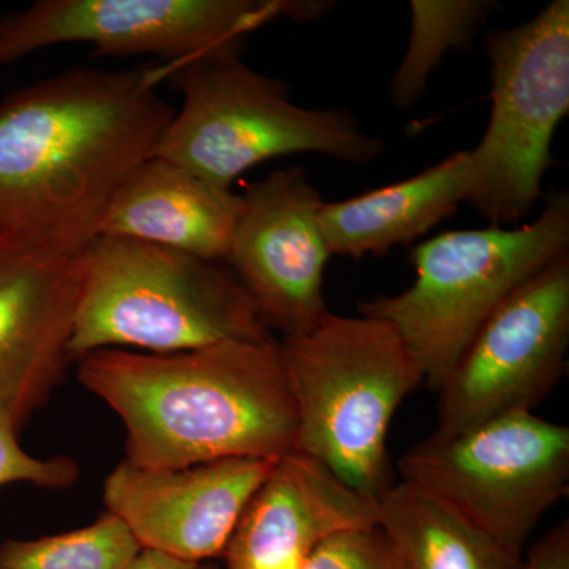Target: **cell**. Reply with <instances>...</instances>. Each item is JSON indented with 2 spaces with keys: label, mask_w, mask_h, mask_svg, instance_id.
Here are the masks:
<instances>
[{
  "label": "cell",
  "mask_w": 569,
  "mask_h": 569,
  "mask_svg": "<svg viewBox=\"0 0 569 569\" xmlns=\"http://www.w3.org/2000/svg\"><path fill=\"white\" fill-rule=\"evenodd\" d=\"M164 80L163 66L80 67L9 93L0 103V233L84 252L173 119L157 91Z\"/></svg>",
  "instance_id": "cell-1"
},
{
  "label": "cell",
  "mask_w": 569,
  "mask_h": 569,
  "mask_svg": "<svg viewBox=\"0 0 569 569\" xmlns=\"http://www.w3.org/2000/svg\"><path fill=\"white\" fill-rule=\"evenodd\" d=\"M78 380L121 419L127 462L183 468L296 451L298 419L279 342H222L170 355L107 348Z\"/></svg>",
  "instance_id": "cell-2"
},
{
  "label": "cell",
  "mask_w": 569,
  "mask_h": 569,
  "mask_svg": "<svg viewBox=\"0 0 569 569\" xmlns=\"http://www.w3.org/2000/svg\"><path fill=\"white\" fill-rule=\"evenodd\" d=\"M274 340L224 263L119 236L81 252L71 359L107 348L170 355Z\"/></svg>",
  "instance_id": "cell-3"
},
{
  "label": "cell",
  "mask_w": 569,
  "mask_h": 569,
  "mask_svg": "<svg viewBox=\"0 0 569 569\" xmlns=\"http://www.w3.org/2000/svg\"><path fill=\"white\" fill-rule=\"evenodd\" d=\"M279 351L298 419L296 451L380 497L391 486L389 426L425 383L402 337L380 318L329 312L313 331L282 339Z\"/></svg>",
  "instance_id": "cell-4"
},
{
  "label": "cell",
  "mask_w": 569,
  "mask_h": 569,
  "mask_svg": "<svg viewBox=\"0 0 569 569\" xmlns=\"http://www.w3.org/2000/svg\"><path fill=\"white\" fill-rule=\"evenodd\" d=\"M567 253L569 194L553 192L531 223L445 231L421 242L410 254L415 283L359 302V313L388 321L438 391L498 307Z\"/></svg>",
  "instance_id": "cell-5"
},
{
  "label": "cell",
  "mask_w": 569,
  "mask_h": 569,
  "mask_svg": "<svg viewBox=\"0 0 569 569\" xmlns=\"http://www.w3.org/2000/svg\"><path fill=\"white\" fill-rule=\"evenodd\" d=\"M164 70L182 92L153 156L231 189L257 164L291 153H321L342 162H376L383 141L346 108L310 110L290 100V84L241 59H201Z\"/></svg>",
  "instance_id": "cell-6"
},
{
  "label": "cell",
  "mask_w": 569,
  "mask_h": 569,
  "mask_svg": "<svg viewBox=\"0 0 569 569\" xmlns=\"http://www.w3.org/2000/svg\"><path fill=\"white\" fill-rule=\"evenodd\" d=\"M490 118L470 151L466 203L489 227L522 224L542 197L557 127L569 112V2L553 0L518 28L486 33Z\"/></svg>",
  "instance_id": "cell-7"
},
{
  "label": "cell",
  "mask_w": 569,
  "mask_h": 569,
  "mask_svg": "<svg viewBox=\"0 0 569 569\" xmlns=\"http://www.w3.org/2000/svg\"><path fill=\"white\" fill-rule=\"evenodd\" d=\"M326 0H39L0 17V69L59 44L97 56H153L168 69L239 58L247 37L277 20H320Z\"/></svg>",
  "instance_id": "cell-8"
},
{
  "label": "cell",
  "mask_w": 569,
  "mask_h": 569,
  "mask_svg": "<svg viewBox=\"0 0 569 569\" xmlns=\"http://www.w3.org/2000/svg\"><path fill=\"white\" fill-rule=\"evenodd\" d=\"M399 471L410 488L523 553L542 516L568 496L569 429L516 411L459 436L419 441Z\"/></svg>",
  "instance_id": "cell-9"
},
{
  "label": "cell",
  "mask_w": 569,
  "mask_h": 569,
  "mask_svg": "<svg viewBox=\"0 0 569 569\" xmlns=\"http://www.w3.org/2000/svg\"><path fill=\"white\" fill-rule=\"evenodd\" d=\"M569 253L520 284L485 321L438 395L433 437L533 411L567 370Z\"/></svg>",
  "instance_id": "cell-10"
},
{
  "label": "cell",
  "mask_w": 569,
  "mask_h": 569,
  "mask_svg": "<svg viewBox=\"0 0 569 569\" xmlns=\"http://www.w3.org/2000/svg\"><path fill=\"white\" fill-rule=\"evenodd\" d=\"M224 264L238 277L269 331L283 339L313 331L328 316L323 284L329 247L325 201L302 168L266 176L242 194Z\"/></svg>",
  "instance_id": "cell-11"
},
{
  "label": "cell",
  "mask_w": 569,
  "mask_h": 569,
  "mask_svg": "<svg viewBox=\"0 0 569 569\" xmlns=\"http://www.w3.org/2000/svg\"><path fill=\"white\" fill-rule=\"evenodd\" d=\"M81 253L0 233V417L18 429L44 406L71 361Z\"/></svg>",
  "instance_id": "cell-12"
},
{
  "label": "cell",
  "mask_w": 569,
  "mask_h": 569,
  "mask_svg": "<svg viewBox=\"0 0 569 569\" xmlns=\"http://www.w3.org/2000/svg\"><path fill=\"white\" fill-rule=\"evenodd\" d=\"M274 463L224 459L159 470L123 460L104 479V507L141 549L208 561L223 556L247 503Z\"/></svg>",
  "instance_id": "cell-13"
},
{
  "label": "cell",
  "mask_w": 569,
  "mask_h": 569,
  "mask_svg": "<svg viewBox=\"0 0 569 569\" xmlns=\"http://www.w3.org/2000/svg\"><path fill=\"white\" fill-rule=\"evenodd\" d=\"M378 523V498L295 451L276 460L223 552L227 569H302L332 535Z\"/></svg>",
  "instance_id": "cell-14"
},
{
  "label": "cell",
  "mask_w": 569,
  "mask_h": 569,
  "mask_svg": "<svg viewBox=\"0 0 569 569\" xmlns=\"http://www.w3.org/2000/svg\"><path fill=\"white\" fill-rule=\"evenodd\" d=\"M242 194L153 156L111 198L99 236H119L224 263Z\"/></svg>",
  "instance_id": "cell-15"
},
{
  "label": "cell",
  "mask_w": 569,
  "mask_h": 569,
  "mask_svg": "<svg viewBox=\"0 0 569 569\" xmlns=\"http://www.w3.org/2000/svg\"><path fill=\"white\" fill-rule=\"evenodd\" d=\"M470 174V151H459L406 181L325 203L320 223L329 252L361 258L417 241L458 211Z\"/></svg>",
  "instance_id": "cell-16"
},
{
  "label": "cell",
  "mask_w": 569,
  "mask_h": 569,
  "mask_svg": "<svg viewBox=\"0 0 569 569\" xmlns=\"http://www.w3.org/2000/svg\"><path fill=\"white\" fill-rule=\"evenodd\" d=\"M378 526L391 539L407 569L526 567L523 553L505 548L402 481L378 497Z\"/></svg>",
  "instance_id": "cell-17"
},
{
  "label": "cell",
  "mask_w": 569,
  "mask_h": 569,
  "mask_svg": "<svg viewBox=\"0 0 569 569\" xmlns=\"http://www.w3.org/2000/svg\"><path fill=\"white\" fill-rule=\"evenodd\" d=\"M498 9L493 0H411L410 39L389 84L397 110L413 108L445 56L470 47Z\"/></svg>",
  "instance_id": "cell-18"
},
{
  "label": "cell",
  "mask_w": 569,
  "mask_h": 569,
  "mask_svg": "<svg viewBox=\"0 0 569 569\" xmlns=\"http://www.w3.org/2000/svg\"><path fill=\"white\" fill-rule=\"evenodd\" d=\"M140 550L121 520L104 512L81 529L3 541L0 569H127Z\"/></svg>",
  "instance_id": "cell-19"
},
{
  "label": "cell",
  "mask_w": 569,
  "mask_h": 569,
  "mask_svg": "<svg viewBox=\"0 0 569 569\" xmlns=\"http://www.w3.org/2000/svg\"><path fill=\"white\" fill-rule=\"evenodd\" d=\"M302 569H407L381 527L340 531L325 539Z\"/></svg>",
  "instance_id": "cell-20"
},
{
  "label": "cell",
  "mask_w": 569,
  "mask_h": 569,
  "mask_svg": "<svg viewBox=\"0 0 569 569\" xmlns=\"http://www.w3.org/2000/svg\"><path fill=\"white\" fill-rule=\"evenodd\" d=\"M18 427L0 417V489L31 485L41 489H69L80 478V467L66 456L37 458L18 440Z\"/></svg>",
  "instance_id": "cell-21"
},
{
  "label": "cell",
  "mask_w": 569,
  "mask_h": 569,
  "mask_svg": "<svg viewBox=\"0 0 569 569\" xmlns=\"http://www.w3.org/2000/svg\"><path fill=\"white\" fill-rule=\"evenodd\" d=\"M523 569H569L568 520L539 539L527 553Z\"/></svg>",
  "instance_id": "cell-22"
},
{
  "label": "cell",
  "mask_w": 569,
  "mask_h": 569,
  "mask_svg": "<svg viewBox=\"0 0 569 569\" xmlns=\"http://www.w3.org/2000/svg\"><path fill=\"white\" fill-rule=\"evenodd\" d=\"M127 569H217L206 561L176 559L157 550L141 549Z\"/></svg>",
  "instance_id": "cell-23"
}]
</instances>
